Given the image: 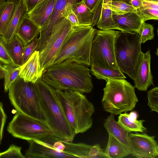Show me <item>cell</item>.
Segmentation results:
<instances>
[{
	"mask_svg": "<svg viewBox=\"0 0 158 158\" xmlns=\"http://www.w3.org/2000/svg\"><path fill=\"white\" fill-rule=\"evenodd\" d=\"M102 100L106 112L116 115L131 111L138 102L135 87L125 79H107Z\"/></svg>",
	"mask_w": 158,
	"mask_h": 158,
	"instance_id": "cell-7",
	"label": "cell"
},
{
	"mask_svg": "<svg viewBox=\"0 0 158 158\" xmlns=\"http://www.w3.org/2000/svg\"><path fill=\"white\" fill-rule=\"evenodd\" d=\"M137 32L119 31L114 44L116 61L119 69L134 79L143 52Z\"/></svg>",
	"mask_w": 158,
	"mask_h": 158,
	"instance_id": "cell-8",
	"label": "cell"
},
{
	"mask_svg": "<svg viewBox=\"0 0 158 158\" xmlns=\"http://www.w3.org/2000/svg\"><path fill=\"white\" fill-rule=\"evenodd\" d=\"M118 118L117 122L123 127L130 132H143L147 131V129L143 125L144 120H137L139 115L135 111L130 114L125 112L121 113Z\"/></svg>",
	"mask_w": 158,
	"mask_h": 158,
	"instance_id": "cell-21",
	"label": "cell"
},
{
	"mask_svg": "<svg viewBox=\"0 0 158 158\" xmlns=\"http://www.w3.org/2000/svg\"><path fill=\"white\" fill-rule=\"evenodd\" d=\"M21 0H7V1L12 2H15V3H17L18 2H19V1H20Z\"/></svg>",
	"mask_w": 158,
	"mask_h": 158,
	"instance_id": "cell-44",
	"label": "cell"
},
{
	"mask_svg": "<svg viewBox=\"0 0 158 158\" xmlns=\"http://www.w3.org/2000/svg\"><path fill=\"white\" fill-rule=\"evenodd\" d=\"M98 28L101 30L120 29L114 22L110 8L107 6H102L101 14L96 24Z\"/></svg>",
	"mask_w": 158,
	"mask_h": 158,
	"instance_id": "cell-28",
	"label": "cell"
},
{
	"mask_svg": "<svg viewBox=\"0 0 158 158\" xmlns=\"http://www.w3.org/2000/svg\"><path fill=\"white\" fill-rule=\"evenodd\" d=\"M5 1V0H0V4L3 2H4Z\"/></svg>",
	"mask_w": 158,
	"mask_h": 158,
	"instance_id": "cell-47",
	"label": "cell"
},
{
	"mask_svg": "<svg viewBox=\"0 0 158 158\" xmlns=\"http://www.w3.org/2000/svg\"><path fill=\"white\" fill-rule=\"evenodd\" d=\"M72 28L69 21L64 17L54 28L43 48L39 52L40 64L43 72L52 65Z\"/></svg>",
	"mask_w": 158,
	"mask_h": 158,
	"instance_id": "cell-11",
	"label": "cell"
},
{
	"mask_svg": "<svg viewBox=\"0 0 158 158\" xmlns=\"http://www.w3.org/2000/svg\"><path fill=\"white\" fill-rule=\"evenodd\" d=\"M148 105L152 111L158 113V87H155L147 93Z\"/></svg>",
	"mask_w": 158,
	"mask_h": 158,
	"instance_id": "cell-32",
	"label": "cell"
},
{
	"mask_svg": "<svg viewBox=\"0 0 158 158\" xmlns=\"http://www.w3.org/2000/svg\"><path fill=\"white\" fill-rule=\"evenodd\" d=\"M131 0H112V1H124V2H127V3H129V2Z\"/></svg>",
	"mask_w": 158,
	"mask_h": 158,
	"instance_id": "cell-45",
	"label": "cell"
},
{
	"mask_svg": "<svg viewBox=\"0 0 158 158\" xmlns=\"http://www.w3.org/2000/svg\"><path fill=\"white\" fill-rule=\"evenodd\" d=\"M150 51L143 53L134 78V87L139 91H146L153 85V79L151 67Z\"/></svg>",
	"mask_w": 158,
	"mask_h": 158,
	"instance_id": "cell-14",
	"label": "cell"
},
{
	"mask_svg": "<svg viewBox=\"0 0 158 158\" xmlns=\"http://www.w3.org/2000/svg\"><path fill=\"white\" fill-rule=\"evenodd\" d=\"M90 72L87 66L66 60L48 67L41 78L56 90L88 93L93 88Z\"/></svg>",
	"mask_w": 158,
	"mask_h": 158,
	"instance_id": "cell-1",
	"label": "cell"
},
{
	"mask_svg": "<svg viewBox=\"0 0 158 158\" xmlns=\"http://www.w3.org/2000/svg\"><path fill=\"white\" fill-rule=\"evenodd\" d=\"M7 130L13 136L27 141L53 135L46 124L17 111L9 123Z\"/></svg>",
	"mask_w": 158,
	"mask_h": 158,
	"instance_id": "cell-10",
	"label": "cell"
},
{
	"mask_svg": "<svg viewBox=\"0 0 158 158\" xmlns=\"http://www.w3.org/2000/svg\"><path fill=\"white\" fill-rule=\"evenodd\" d=\"M58 100L76 134L83 133L92 126L94 106L83 94L55 90Z\"/></svg>",
	"mask_w": 158,
	"mask_h": 158,
	"instance_id": "cell-4",
	"label": "cell"
},
{
	"mask_svg": "<svg viewBox=\"0 0 158 158\" xmlns=\"http://www.w3.org/2000/svg\"><path fill=\"white\" fill-rule=\"evenodd\" d=\"M35 84L46 124L53 135L60 139L72 142L76 134L58 100L55 90L46 84L41 77Z\"/></svg>",
	"mask_w": 158,
	"mask_h": 158,
	"instance_id": "cell-3",
	"label": "cell"
},
{
	"mask_svg": "<svg viewBox=\"0 0 158 158\" xmlns=\"http://www.w3.org/2000/svg\"><path fill=\"white\" fill-rule=\"evenodd\" d=\"M38 38L35 39L24 47L23 56V64L28 60L36 49Z\"/></svg>",
	"mask_w": 158,
	"mask_h": 158,
	"instance_id": "cell-34",
	"label": "cell"
},
{
	"mask_svg": "<svg viewBox=\"0 0 158 158\" xmlns=\"http://www.w3.org/2000/svg\"><path fill=\"white\" fill-rule=\"evenodd\" d=\"M115 115L111 114L105 120L104 126L108 134L121 143L130 152L131 147L128 135L130 133L123 127L114 119Z\"/></svg>",
	"mask_w": 158,
	"mask_h": 158,
	"instance_id": "cell-19",
	"label": "cell"
},
{
	"mask_svg": "<svg viewBox=\"0 0 158 158\" xmlns=\"http://www.w3.org/2000/svg\"><path fill=\"white\" fill-rule=\"evenodd\" d=\"M119 31L112 30H97L91 46L90 65L110 69H119L114 48L115 39Z\"/></svg>",
	"mask_w": 158,
	"mask_h": 158,
	"instance_id": "cell-9",
	"label": "cell"
},
{
	"mask_svg": "<svg viewBox=\"0 0 158 158\" xmlns=\"http://www.w3.org/2000/svg\"><path fill=\"white\" fill-rule=\"evenodd\" d=\"M109 7L112 11V14L122 15L136 12V9L131 4L121 1H112Z\"/></svg>",
	"mask_w": 158,
	"mask_h": 158,
	"instance_id": "cell-30",
	"label": "cell"
},
{
	"mask_svg": "<svg viewBox=\"0 0 158 158\" xmlns=\"http://www.w3.org/2000/svg\"><path fill=\"white\" fill-rule=\"evenodd\" d=\"M102 3L103 0H99L92 10L93 18L91 26L93 27L96 25L100 18L102 13Z\"/></svg>",
	"mask_w": 158,
	"mask_h": 158,
	"instance_id": "cell-36",
	"label": "cell"
},
{
	"mask_svg": "<svg viewBox=\"0 0 158 158\" xmlns=\"http://www.w3.org/2000/svg\"><path fill=\"white\" fill-rule=\"evenodd\" d=\"M16 3L8 1L0 4V35H2L12 19Z\"/></svg>",
	"mask_w": 158,
	"mask_h": 158,
	"instance_id": "cell-26",
	"label": "cell"
},
{
	"mask_svg": "<svg viewBox=\"0 0 158 158\" xmlns=\"http://www.w3.org/2000/svg\"><path fill=\"white\" fill-rule=\"evenodd\" d=\"M7 116L3 108V104L0 102V144L3 135V129L6 123Z\"/></svg>",
	"mask_w": 158,
	"mask_h": 158,
	"instance_id": "cell-37",
	"label": "cell"
},
{
	"mask_svg": "<svg viewBox=\"0 0 158 158\" xmlns=\"http://www.w3.org/2000/svg\"><path fill=\"white\" fill-rule=\"evenodd\" d=\"M56 0H43L38 4L27 16L40 30L47 23L52 14Z\"/></svg>",
	"mask_w": 158,
	"mask_h": 158,
	"instance_id": "cell-15",
	"label": "cell"
},
{
	"mask_svg": "<svg viewBox=\"0 0 158 158\" xmlns=\"http://www.w3.org/2000/svg\"><path fill=\"white\" fill-rule=\"evenodd\" d=\"M43 0H22L27 13L30 12L39 3Z\"/></svg>",
	"mask_w": 158,
	"mask_h": 158,
	"instance_id": "cell-39",
	"label": "cell"
},
{
	"mask_svg": "<svg viewBox=\"0 0 158 158\" xmlns=\"http://www.w3.org/2000/svg\"><path fill=\"white\" fill-rule=\"evenodd\" d=\"M21 149V147L12 144L6 150L0 153V158H25L22 153Z\"/></svg>",
	"mask_w": 158,
	"mask_h": 158,
	"instance_id": "cell-33",
	"label": "cell"
},
{
	"mask_svg": "<svg viewBox=\"0 0 158 158\" xmlns=\"http://www.w3.org/2000/svg\"><path fill=\"white\" fill-rule=\"evenodd\" d=\"M4 71L2 70H0V80L4 78Z\"/></svg>",
	"mask_w": 158,
	"mask_h": 158,
	"instance_id": "cell-43",
	"label": "cell"
},
{
	"mask_svg": "<svg viewBox=\"0 0 158 158\" xmlns=\"http://www.w3.org/2000/svg\"><path fill=\"white\" fill-rule=\"evenodd\" d=\"M154 136H150L145 132L129 133V142L131 154L139 158L158 157V144Z\"/></svg>",
	"mask_w": 158,
	"mask_h": 158,
	"instance_id": "cell-13",
	"label": "cell"
},
{
	"mask_svg": "<svg viewBox=\"0 0 158 158\" xmlns=\"http://www.w3.org/2000/svg\"><path fill=\"white\" fill-rule=\"evenodd\" d=\"M27 12L22 0L16 3L13 16L2 35L6 42L11 41L16 34L23 18L27 15Z\"/></svg>",
	"mask_w": 158,
	"mask_h": 158,
	"instance_id": "cell-18",
	"label": "cell"
},
{
	"mask_svg": "<svg viewBox=\"0 0 158 158\" xmlns=\"http://www.w3.org/2000/svg\"><path fill=\"white\" fill-rule=\"evenodd\" d=\"M73 10L76 15L79 26H91L93 18V13L82 1L74 5Z\"/></svg>",
	"mask_w": 158,
	"mask_h": 158,
	"instance_id": "cell-27",
	"label": "cell"
},
{
	"mask_svg": "<svg viewBox=\"0 0 158 158\" xmlns=\"http://www.w3.org/2000/svg\"><path fill=\"white\" fill-rule=\"evenodd\" d=\"M99 0H82L85 5L91 10H92Z\"/></svg>",
	"mask_w": 158,
	"mask_h": 158,
	"instance_id": "cell-40",
	"label": "cell"
},
{
	"mask_svg": "<svg viewBox=\"0 0 158 158\" xmlns=\"http://www.w3.org/2000/svg\"><path fill=\"white\" fill-rule=\"evenodd\" d=\"M82 0H56L49 19L40 30L36 50L39 52L43 48L55 26L63 18H65L69 9Z\"/></svg>",
	"mask_w": 158,
	"mask_h": 158,
	"instance_id": "cell-12",
	"label": "cell"
},
{
	"mask_svg": "<svg viewBox=\"0 0 158 158\" xmlns=\"http://www.w3.org/2000/svg\"><path fill=\"white\" fill-rule=\"evenodd\" d=\"M43 73L39 60V52L35 50L21 66L19 77L25 82L35 83L41 77Z\"/></svg>",
	"mask_w": 158,
	"mask_h": 158,
	"instance_id": "cell-16",
	"label": "cell"
},
{
	"mask_svg": "<svg viewBox=\"0 0 158 158\" xmlns=\"http://www.w3.org/2000/svg\"><path fill=\"white\" fill-rule=\"evenodd\" d=\"M8 91L10 102L17 112L47 125L35 83L25 82L19 76Z\"/></svg>",
	"mask_w": 158,
	"mask_h": 158,
	"instance_id": "cell-6",
	"label": "cell"
},
{
	"mask_svg": "<svg viewBox=\"0 0 158 158\" xmlns=\"http://www.w3.org/2000/svg\"><path fill=\"white\" fill-rule=\"evenodd\" d=\"M4 92H7L11 85L19 76L21 66H18L12 64H4Z\"/></svg>",
	"mask_w": 158,
	"mask_h": 158,
	"instance_id": "cell-29",
	"label": "cell"
},
{
	"mask_svg": "<svg viewBox=\"0 0 158 158\" xmlns=\"http://www.w3.org/2000/svg\"><path fill=\"white\" fill-rule=\"evenodd\" d=\"M108 134L107 144L104 151L108 158H122L131 154L121 143L111 135Z\"/></svg>",
	"mask_w": 158,
	"mask_h": 158,
	"instance_id": "cell-23",
	"label": "cell"
},
{
	"mask_svg": "<svg viewBox=\"0 0 158 158\" xmlns=\"http://www.w3.org/2000/svg\"><path fill=\"white\" fill-rule=\"evenodd\" d=\"M154 30L152 25L144 22L138 32L140 37V42L144 43L147 41L153 39L154 37Z\"/></svg>",
	"mask_w": 158,
	"mask_h": 158,
	"instance_id": "cell-31",
	"label": "cell"
},
{
	"mask_svg": "<svg viewBox=\"0 0 158 158\" xmlns=\"http://www.w3.org/2000/svg\"><path fill=\"white\" fill-rule=\"evenodd\" d=\"M148 0L154 1V2H158V0Z\"/></svg>",
	"mask_w": 158,
	"mask_h": 158,
	"instance_id": "cell-48",
	"label": "cell"
},
{
	"mask_svg": "<svg viewBox=\"0 0 158 158\" xmlns=\"http://www.w3.org/2000/svg\"><path fill=\"white\" fill-rule=\"evenodd\" d=\"M73 7L69 9L65 18L69 21L72 27L78 26V21L76 15L73 10Z\"/></svg>",
	"mask_w": 158,
	"mask_h": 158,
	"instance_id": "cell-38",
	"label": "cell"
},
{
	"mask_svg": "<svg viewBox=\"0 0 158 158\" xmlns=\"http://www.w3.org/2000/svg\"><path fill=\"white\" fill-rule=\"evenodd\" d=\"M97 30L91 26L72 27L52 65L69 60L90 66L92 42Z\"/></svg>",
	"mask_w": 158,
	"mask_h": 158,
	"instance_id": "cell-5",
	"label": "cell"
},
{
	"mask_svg": "<svg viewBox=\"0 0 158 158\" xmlns=\"http://www.w3.org/2000/svg\"><path fill=\"white\" fill-rule=\"evenodd\" d=\"M0 62L4 64H12L11 59L3 44L1 35H0Z\"/></svg>",
	"mask_w": 158,
	"mask_h": 158,
	"instance_id": "cell-35",
	"label": "cell"
},
{
	"mask_svg": "<svg viewBox=\"0 0 158 158\" xmlns=\"http://www.w3.org/2000/svg\"><path fill=\"white\" fill-rule=\"evenodd\" d=\"M90 72L97 79L105 81L110 79H125L126 78L124 74L118 69H113L102 68L90 65Z\"/></svg>",
	"mask_w": 158,
	"mask_h": 158,
	"instance_id": "cell-24",
	"label": "cell"
},
{
	"mask_svg": "<svg viewBox=\"0 0 158 158\" xmlns=\"http://www.w3.org/2000/svg\"><path fill=\"white\" fill-rule=\"evenodd\" d=\"M27 141L25 158H90L92 152V145L62 140L53 134Z\"/></svg>",
	"mask_w": 158,
	"mask_h": 158,
	"instance_id": "cell-2",
	"label": "cell"
},
{
	"mask_svg": "<svg viewBox=\"0 0 158 158\" xmlns=\"http://www.w3.org/2000/svg\"><path fill=\"white\" fill-rule=\"evenodd\" d=\"M113 18L122 31L138 33L144 22L135 12H130L122 15L112 14Z\"/></svg>",
	"mask_w": 158,
	"mask_h": 158,
	"instance_id": "cell-17",
	"label": "cell"
},
{
	"mask_svg": "<svg viewBox=\"0 0 158 158\" xmlns=\"http://www.w3.org/2000/svg\"><path fill=\"white\" fill-rule=\"evenodd\" d=\"M40 32L39 27L26 15L23 18L16 35L25 46L38 38Z\"/></svg>",
	"mask_w": 158,
	"mask_h": 158,
	"instance_id": "cell-20",
	"label": "cell"
},
{
	"mask_svg": "<svg viewBox=\"0 0 158 158\" xmlns=\"http://www.w3.org/2000/svg\"><path fill=\"white\" fill-rule=\"evenodd\" d=\"M0 70H2L4 71V69L3 66V65H2V63L0 62Z\"/></svg>",
	"mask_w": 158,
	"mask_h": 158,
	"instance_id": "cell-46",
	"label": "cell"
},
{
	"mask_svg": "<svg viewBox=\"0 0 158 158\" xmlns=\"http://www.w3.org/2000/svg\"><path fill=\"white\" fill-rule=\"evenodd\" d=\"M143 1V0H131L129 3L136 10L141 6Z\"/></svg>",
	"mask_w": 158,
	"mask_h": 158,
	"instance_id": "cell-41",
	"label": "cell"
},
{
	"mask_svg": "<svg viewBox=\"0 0 158 158\" xmlns=\"http://www.w3.org/2000/svg\"><path fill=\"white\" fill-rule=\"evenodd\" d=\"M112 0H103V5H108L109 7L111 4Z\"/></svg>",
	"mask_w": 158,
	"mask_h": 158,
	"instance_id": "cell-42",
	"label": "cell"
},
{
	"mask_svg": "<svg viewBox=\"0 0 158 158\" xmlns=\"http://www.w3.org/2000/svg\"><path fill=\"white\" fill-rule=\"evenodd\" d=\"M136 12L143 22L158 19V2L143 0L141 6L136 10Z\"/></svg>",
	"mask_w": 158,
	"mask_h": 158,
	"instance_id": "cell-25",
	"label": "cell"
},
{
	"mask_svg": "<svg viewBox=\"0 0 158 158\" xmlns=\"http://www.w3.org/2000/svg\"><path fill=\"white\" fill-rule=\"evenodd\" d=\"M3 43L11 59L12 64L18 66H22L24 46L20 39L16 35L11 41L6 42L3 41Z\"/></svg>",
	"mask_w": 158,
	"mask_h": 158,
	"instance_id": "cell-22",
	"label": "cell"
}]
</instances>
